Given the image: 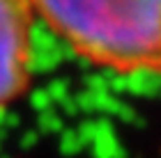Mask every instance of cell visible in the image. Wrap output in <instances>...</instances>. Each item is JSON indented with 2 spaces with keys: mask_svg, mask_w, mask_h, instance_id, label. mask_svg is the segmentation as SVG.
Instances as JSON below:
<instances>
[{
  "mask_svg": "<svg viewBox=\"0 0 161 158\" xmlns=\"http://www.w3.org/2000/svg\"><path fill=\"white\" fill-rule=\"evenodd\" d=\"M30 28L28 0H0V110L16 101L30 83Z\"/></svg>",
  "mask_w": 161,
  "mask_h": 158,
  "instance_id": "2",
  "label": "cell"
},
{
  "mask_svg": "<svg viewBox=\"0 0 161 158\" xmlns=\"http://www.w3.org/2000/svg\"><path fill=\"white\" fill-rule=\"evenodd\" d=\"M76 55L118 74L161 76V0H28Z\"/></svg>",
  "mask_w": 161,
  "mask_h": 158,
  "instance_id": "1",
  "label": "cell"
}]
</instances>
